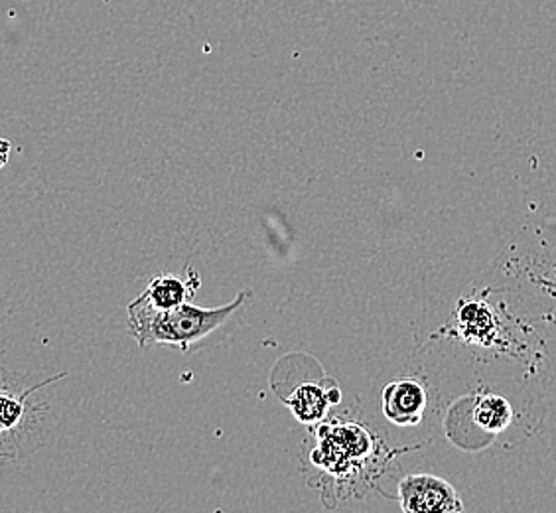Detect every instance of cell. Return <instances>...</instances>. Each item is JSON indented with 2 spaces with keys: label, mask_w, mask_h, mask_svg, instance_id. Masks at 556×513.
<instances>
[{
  "label": "cell",
  "mask_w": 556,
  "mask_h": 513,
  "mask_svg": "<svg viewBox=\"0 0 556 513\" xmlns=\"http://www.w3.org/2000/svg\"><path fill=\"white\" fill-rule=\"evenodd\" d=\"M247 299L249 292H241L233 302L219 309H200L190 302L174 309H154L139 297L127 309L129 330L140 348L152 343H174L188 348L190 343L200 342L207 334L217 330Z\"/></svg>",
  "instance_id": "cell-1"
},
{
  "label": "cell",
  "mask_w": 556,
  "mask_h": 513,
  "mask_svg": "<svg viewBox=\"0 0 556 513\" xmlns=\"http://www.w3.org/2000/svg\"><path fill=\"white\" fill-rule=\"evenodd\" d=\"M401 508L410 513H454L464 512L458 492L448 481L430 476L413 474L399 484Z\"/></svg>",
  "instance_id": "cell-2"
},
{
  "label": "cell",
  "mask_w": 556,
  "mask_h": 513,
  "mask_svg": "<svg viewBox=\"0 0 556 513\" xmlns=\"http://www.w3.org/2000/svg\"><path fill=\"white\" fill-rule=\"evenodd\" d=\"M425 406L427 391L413 379L389 384L383 391V411L396 425H417L425 415Z\"/></svg>",
  "instance_id": "cell-3"
},
{
  "label": "cell",
  "mask_w": 556,
  "mask_h": 513,
  "mask_svg": "<svg viewBox=\"0 0 556 513\" xmlns=\"http://www.w3.org/2000/svg\"><path fill=\"white\" fill-rule=\"evenodd\" d=\"M193 287H188V280L178 275H156L150 278L149 287L140 295L154 309H174L193 297Z\"/></svg>",
  "instance_id": "cell-4"
},
{
  "label": "cell",
  "mask_w": 556,
  "mask_h": 513,
  "mask_svg": "<svg viewBox=\"0 0 556 513\" xmlns=\"http://www.w3.org/2000/svg\"><path fill=\"white\" fill-rule=\"evenodd\" d=\"M471 417H473V423L485 430L488 435H500L502 430L511 425L514 409L507 399L485 393L476 399V405L471 409Z\"/></svg>",
  "instance_id": "cell-5"
},
{
  "label": "cell",
  "mask_w": 556,
  "mask_h": 513,
  "mask_svg": "<svg viewBox=\"0 0 556 513\" xmlns=\"http://www.w3.org/2000/svg\"><path fill=\"white\" fill-rule=\"evenodd\" d=\"M65 375L67 374L50 377V379H46L42 384L30 387L28 391H24L21 396H12L9 391H0V435L12 433V430H16V428L21 427V423L24 421V413H26V401H28V397L34 396L40 387L55 384L58 379H64ZM0 459H12V454L0 452Z\"/></svg>",
  "instance_id": "cell-6"
},
{
  "label": "cell",
  "mask_w": 556,
  "mask_h": 513,
  "mask_svg": "<svg viewBox=\"0 0 556 513\" xmlns=\"http://www.w3.org/2000/svg\"><path fill=\"white\" fill-rule=\"evenodd\" d=\"M289 405L300 421L312 423V421L324 417L326 406H328V397L318 385H300L290 399Z\"/></svg>",
  "instance_id": "cell-7"
},
{
  "label": "cell",
  "mask_w": 556,
  "mask_h": 513,
  "mask_svg": "<svg viewBox=\"0 0 556 513\" xmlns=\"http://www.w3.org/2000/svg\"><path fill=\"white\" fill-rule=\"evenodd\" d=\"M462 328L466 336L471 340L480 342H490L495 334V322H493L492 312L488 311L485 304L470 302L460 311Z\"/></svg>",
  "instance_id": "cell-8"
},
{
  "label": "cell",
  "mask_w": 556,
  "mask_h": 513,
  "mask_svg": "<svg viewBox=\"0 0 556 513\" xmlns=\"http://www.w3.org/2000/svg\"><path fill=\"white\" fill-rule=\"evenodd\" d=\"M11 140L4 139V137H0V171H2V168L9 164V159H11Z\"/></svg>",
  "instance_id": "cell-9"
}]
</instances>
